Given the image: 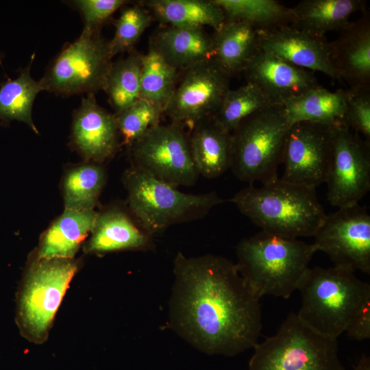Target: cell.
Wrapping results in <instances>:
<instances>
[{
  "instance_id": "obj_1",
  "label": "cell",
  "mask_w": 370,
  "mask_h": 370,
  "mask_svg": "<svg viewBox=\"0 0 370 370\" xmlns=\"http://www.w3.org/2000/svg\"><path fill=\"white\" fill-rule=\"evenodd\" d=\"M173 274L169 321L181 338L208 354L232 356L254 348L262 330L260 297L235 263L178 252Z\"/></svg>"
},
{
  "instance_id": "obj_2",
  "label": "cell",
  "mask_w": 370,
  "mask_h": 370,
  "mask_svg": "<svg viewBox=\"0 0 370 370\" xmlns=\"http://www.w3.org/2000/svg\"><path fill=\"white\" fill-rule=\"evenodd\" d=\"M231 201L262 231L290 238L314 236L326 215L314 188L279 177L249 184Z\"/></svg>"
},
{
  "instance_id": "obj_3",
  "label": "cell",
  "mask_w": 370,
  "mask_h": 370,
  "mask_svg": "<svg viewBox=\"0 0 370 370\" xmlns=\"http://www.w3.org/2000/svg\"><path fill=\"white\" fill-rule=\"evenodd\" d=\"M297 290L301 295L298 317L316 332L334 338L370 304V285L354 271L336 266L309 267Z\"/></svg>"
},
{
  "instance_id": "obj_4",
  "label": "cell",
  "mask_w": 370,
  "mask_h": 370,
  "mask_svg": "<svg viewBox=\"0 0 370 370\" xmlns=\"http://www.w3.org/2000/svg\"><path fill=\"white\" fill-rule=\"evenodd\" d=\"M316 251L312 243L261 231L237 245L236 264L260 297L287 299L297 289Z\"/></svg>"
},
{
  "instance_id": "obj_5",
  "label": "cell",
  "mask_w": 370,
  "mask_h": 370,
  "mask_svg": "<svg viewBox=\"0 0 370 370\" xmlns=\"http://www.w3.org/2000/svg\"><path fill=\"white\" fill-rule=\"evenodd\" d=\"M130 208L150 236L205 217L225 201L215 192L189 194L132 166L124 174Z\"/></svg>"
},
{
  "instance_id": "obj_6",
  "label": "cell",
  "mask_w": 370,
  "mask_h": 370,
  "mask_svg": "<svg viewBox=\"0 0 370 370\" xmlns=\"http://www.w3.org/2000/svg\"><path fill=\"white\" fill-rule=\"evenodd\" d=\"M289 123L282 105L272 104L241 121L231 132L230 169L249 184L278 177Z\"/></svg>"
},
{
  "instance_id": "obj_7",
  "label": "cell",
  "mask_w": 370,
  "mask_h": 370,
  "mask_svg": "<svg viewBox=\"0 0 370 370\" xmlns=\"http://www.w3.org/2000/svg\"><path fill=\"white\" fill-rule=\"evenodd\" d=\"M254 349L247 370H345L337 338L316 332L294 313Z\"/></svg>"
},
{
  "instance_id": "obj_8",
  "label": "cell",
  "mask_w": 370,
  "mask_h": 370,
  "mask_svg": "<svg viewBox=\"0 0 370 370\" xmlns=\"http://www.w3.org/2000/svg\"><path fill=\"white\" fill-rule=\"evenodd\" d=\"M112 58L100 31L83 29L62 48L39 81L43 90L56 95L95 94L103 90Z\"/></svg>"
},
{
  "instance_id": "obj_9",
  "label": "cell",
  "mask_w": 370,
  "mask_h": 370,
  "mask_svg": "<svg viewBox=\"0 0 370 370\" xmlns=\"http://www.w3.org/2000/svg\"><path fill=\"white\" fill-rule=\"evenodd\" d=\"M77 264L72 259H39L32 264L20 294L18 319L30 338L46 337Z\"/></svg>"
},
{
  "instance_id": "obj_10",
  "label": "cell",
  "mask_w": 370,
  "mask_h": 370,
  "mask_svg": "<svg viewBox=\"0 0 370 370\" xmlns=\"http://www.w3.org/2000/svg\"><path fill=\"white\" fill-rule=\"evenodd\" d=\"M182 125H158L131 146L133 166L175 187L194 185L199 174Z\"/></svg>"
},
{
  "instance_id": "obj_11",
  "label": "cell",
  "mask_w": 370,
  "mask_h": 370,
  "mask_svg": "<svg viewBox=\"0 0 370 370\" xmlns=\"http://www.w3.org/2000/svg\"><path fill=\"white\" fill-rule=\"evenodd\" d=\"M325 183L328 202L338 208L358 204L370 189L369 142L344 123L332 127Z\"/></svg>"
},
{
  "instance_id": "obj_12",
  "label": "cell",
  "mask_w": 370,
  "mask_h": 370,
  "mask_svg": "<svg viewBox=\"0 0 370 370\" xmlns=\"http://www.w3.org/2000/svg\"><path fill=\"white\" fill-rule=\"evenodd\" d=\"M313 237L316 251L325 253L334 266L370 273V215L365 206L326 214Z\"/></svg>"
},
{
  "instance_id": "obj_13",
  "label": "cell",
  "mask_w": 370,
  "mask_h": 370,
  "mask_svg": "<svg viewBox=\"0 0 370 370\" xmlns=\"http://www.w3.org/2000/svg\"><path fill=\"white\" fill-rule=\"evenodd\" d=\"M164 109L171 123L188 126L213 116L230 89V77L213 58L182 71Z\"/></svg>"
},
{
  "instance_id": "obj_14",
  "label": "cell",
  "mask_w": 370,
  "mask_h": 370,
  "mask_svg": "<svg viewBox=\"0 0 370 370\" xmlns=\"http://www.w3.org/2000/svg\"><path fill=\"white\" fill-rule=\"evenodd\" d=\"M333 126L312 122L292 124L286 138L280 179L314 189L325 182Z\"/></svg>"
},
{
  "instance_id": "obj_15",
  "label": "cell",
  "mask_w": 370,
  "mask_h": 370,
  "mask_svg": "<svg viewBox=\"0 0 370 370\" xmlns=\"http://www.w3.org/2000/svg\"><path fill=\"white\" fill-rule=\"evenodd\" d=\"M260 49L294 66L321 72L337 79L330 56V42L325 36H317L284 26L259 32Z\"/></svg>"
},
{
  "instance_id": "obj_16",
  "label": "cell",
  "mask_w": 370,
  "mask_h": 370,
  "mask_svg": "<svg viewBox=\"0 0 370 370\" xmlns=\"http://www.w3.org/2000/svg\"><path fill=\"white\" fill-rule=\"evenodd\" d=\"M243 73L247 82L257 86L274 104L282 105L319 86L312 71L294 66L260 49Z\"/></svg>"
},
{
  "instance_id": "obj_17",
  "label": "cell",
  "mask_w": 370,
  "mask_h": 370,
  "mask_svg": "<svg viewBox=\"0 0 370 370\" xmlns=\"http://www.w3.org/2000/svg\"><path fill=\"white\" fill-rule=\"evenodd\" d=\"M330 56L338 80L345 81L348 89L370 90V15L367 10L330 42Z\"/></svg>"
},
{
  "instance_id": "obj_18",
  "label": "cell",
  "mask_w": 370,
  "mask_h": 370,
  "mask_svg": "<svg viewBox=\"0 0 370 370\" xmlns=\"http://www.w3.org/2000/svg\"><path fill=\"white\" fill-rule=\"evenodd\" d=\"M71 140L88 160L101 162L112 157L119 147L115 115L99 106L95 94L83 97L75 111Z\"/></svg>"
},
{
  "instance_id": "obj_19",
  "label": "cell",
  "mask_w": 370,
  "mask_h": 370,
  "mask_svg": "<svg viewBox=\"0 0 370 370\" xmlns=\"http://www.w3.org/2000/svg\"><path fill=\"white\" fill-rule=\"evenodd\" d=\"M150 44L178 71L213 58L212 35L204 27L167 26L153 36Z\"/></svg>"
},
{
  "instance_id": "obj_20",
  "label": "cell",
  "mask_w": 370,
  "mask_h": 370,
  "mask_svg": "<svg viewBox=\"0 0 370 370\" xmlns=\"http://www.w3.org/2000/svg\"><path fill=\"white\" fill-rule=\"evenodd\" d=\"M153 246L152 236L137 227L125 212L114 208L98 213L86 251H147Z\"/></svg>"
},
{
  "instance_id": "obj_21",
  "label": "cell",
  "mask_w": 370,
  "mask_h": 370,
  "mask_svg": "<svg viewBox=\"0 0 370 370\" xmlns=\"http://www.w3.org/2000/svg\"><path fill=\"white\" fill-rule=\"evenodd\" d=\"M190 130V150L199 175L214 178L230 169L231 133L212 117L197 123Z\"/></svg>"
},
{
  "instance_id": "obj_22",
  "label": "cell",
  "mask_w": 370,
  "mask_h": 370,
  "mask_svg": "<svg viewBox=\"0 0 370 370\" xmlns=\"http://www.w3.org/2000/svg\"><path fill=\"white\" fill-rule=\"evenodd\" d=\"M97 215L93 209H65L43 234L37 258L72 259L93 230Z\"/></svg>"
},
{
  "instance_id": "obj_23",
  "label": "cell",
  "mask_w": 370,
  "mask_h": 370,
  "mask_svg": "<svg viewBox=\"0 0 370 370\" xmlns=\"http://www.w3.org/2000/svg\"><path fill=\"white\" fill-rule=\"evenodd\" d=\"M349 89L332 92L320 85L285 101L282 106L291 125L312 122L327 125L343 123Z\"/></svg>"
},
{
  "instance_id": "obj_24",
  "label": "cell",
  "mask_w": 370,
  "mask_h": 370,
  "mask_svg": "<svg viewBox=\"0 0 370 370\" xmlns=\"http://www.w3.org/2000/svg\"><path fill=\"white\" fill-rule=\"evenodd\" d=\"M365 0H303L291 8V26L317 36L340 31L349 23V16L366 10Z\"/></svg>"
},
{
  "instance_id": "obj_25",
  "label": "cell",
  "mask_w": 370,
  "mask_h": 370,
  "mask_svg": "<svg viewBox=\"0 0 370 370\" xmlns=\"http://www.w3.org/2000/svg\"><path fill=\"white\" fill-rule=\"evenodd\" d=\"M212 38V58L230 76L243 72L260 49L259 32L245 22H225Z\"/></svg>"
},
{
  "instance_id": "obj_26",
  "label": "cell",
  "mask_w": 370,
  "mask_h": 370,
  "mask_svg": "<svg viewBox=\"0 0 370 370\" xmlns=\"http://www.w3.org/2000/svg\"><path fill=\"white\" fill-rule=\"evenodd\" d=\"M140 3L153 18L170 26H209L216 31L225 23L224 14L214 0H147Z\"/></svg>"
},
{
  "instance_id": "obj_27",
  "label": "cell",
  "mask_w": 370,
  "mask_h": 370,
  "mask_svg": "<svg viewBox=\"0 0 370 370\" xmlns=\"http://www.w3.org/2000/svg\"><path fill=\"white\" fill-rule=\"evenodd\" d=\"M221 8L225 22L241 21L259 32L291 25V8L275 0H214Z\"/></svg>"
},
{
  "instance_id": "obj_28",
  "label": "cell",
  "mask_w": 370,
  "mask_h": 370,
  "mask_svg": "<svg viewBox=\"0 0 370 370\" xmlns=\"http://www.w3.org/2000/svg\"><path fill=\"white\" fill-rule=\"evenodd\" d=\"M33 60L34 56L27 67L20 69L16 79L0 82V120L2 124L13 120L23 122L38 134L32 119V107L43 88L40 81L34 80L30 75Z\"/></svg>"
},
{
  "instance_id": "obj_29",
  "label": "cell",
  "mask_w": 370,
  "mask_h": 370,
  "mask_svg": "<svg viewBox=\"0 0 370 370\" xmlns=\"http://www.w3.org/2000/svg\"><path fill=\"white\" fill-rule=\"evenodd\" d=\"M105 182V171L97 164L86 163L69 169L62 181L65 209H93Z\"/></svg>"
},
{
  "instance_id": "obj_30",
  "label": "cell",
  "mask_w": 370,
  "mask_h": 370,
  "mask_svg": "<svg viewBox=\"0 0 370 370\" xmlns=\"http://www.w3.org/2000/svg\"><path fill=\"white\" fill-rule=\"evenodd\" d=\"M140 98L164 109L177 84L178 71L169 64L149 43L141 55Z\"/></svg>"
},
{
  "instance_id": "obj_31",
  "label": "cell",
  "mask_w": 370,
  "mask_h": 370,
  "mask_svg": "<svg viewBox=\"0 0 370 370\" xmlns=\"http://www.w3.org/2000/svg\"><path fill=\"white\" fill-rule=\"evenodd\" d=\"M141 54L131 53L112 62L103 90L117 114L140 99Z\"/></svg>"
},
{
  "instance_id": "obj_32",
  "label": "cell",
  "mask_w": 370,
  "mask_h": 370,
  "mask_svg": "<svg viewBox=\"0 0 370 370\" xmlns=\"http://www.w3.org/2000/svg\"><path fill=\"white\" fill-rule=\"evenodd\" d=\"M272 104L274 103L257 86L246 82L243 86L227 91L212 117L231 133L244 119Z\"/></svg>"
},
{
  "instance_id": "obj_33",
  "label": "cell",
  "mask_w": 370,
  "mask_h": 370,
  "mask_svg": "<svg viewBox=\"0 0 370 370\" xmlns=\"http://www.w3.org/2000/svg\"><path fill=\"white\" fill-rule=\"evenodd\" d=\"M152 20L150 12L140 3L121 8L119 16L113 22L114 35L108 41L112 57L120 53L131 51Z\"/></svg>"
},
{
  "instance_id": "obj_34",
  "label": "cell",
  "mask_w": 370,
  "mask_h": 370,
  "mask_svg": "<svg viewBox=\"0 0 370 370\" xmlns=\"http://www.w3.org/2000/svg\"><path fill=\"white\" fill-rule=\"evenodd\" d=\"M162 114V108L140 98L123 112L114 114L123 143L130 147L151 128L160 124Z\"/></svg>"
},
{
  "instance_id": "obj_35",
  "label": "cell",
  "mask_w": 370,
  "mask_h": 370,
  "mask_svg": "<svg viewBox=\"0 0 370 370\" xmlns=\"http://www.w3.org/2000/svg\"><path fill=\"white\" fill-rule=\"evenodd\" d=\"M127 2L125 0H75L70 1V4L81 13L84 21L83 29L100 31L102 25Z\"/></svg>"
},
{
  "instance_id": "obj_36",
  "label": "cell",
  "mask_w": 370,
  "mask_h": 370,
  "mask_svg": "<svg viewBox=\"0 0 370 370\" xmlns=\"http://www.w3.org/2000/svg\"><path fill=\"white\" fill-rule=\"evenodd\" d=\"M350 90V89H349ZM348 99L343 123L370 140V90L354 91Z\"/></svg>"
},
{
  "instance_id": "obj_37",
  "label": "cell",
  "mask_w": 370,
  "mask_h": 370,
  "mask_svg": "<svg viewBox=\"0 0 370 370\" xmlns=\"http://www.w3.org/2000/svg\"><path fill=\"white\" fill-rule=\"evenodd\" d=\"M346 332L349 336L358 341L370 338V304L355 317Z\"/></svg>"
},
{
  "instance_id": "obj_38",
  "label": "cell",
  "mask_w": 370,
  "mask_h": 370,
  "mask_svg": "<svg viewBox=\"0 0 370 370\" xmlns=\"http://www.w3.org/2000/svg\"><path fill=\"white\" fill-rule=\"evenodd\" d=\"M352 370H370V358L362 356Z\"/></svg>"
},
{
  "instance_id": "obj_39",
  "label": "cell",
  "mask_w": 370,
  "mask_h": 370,
  "mask_svg": "<svg viewBox=\"0 0 370 370\" xmlns=\"http://www.w3.org/2000/svg\"><path fill=\"white\" fill-rule=\"evenodd\" d=\"M3 55L0 53V64L2 65Z\"/></svg>"
}]
</instances>
